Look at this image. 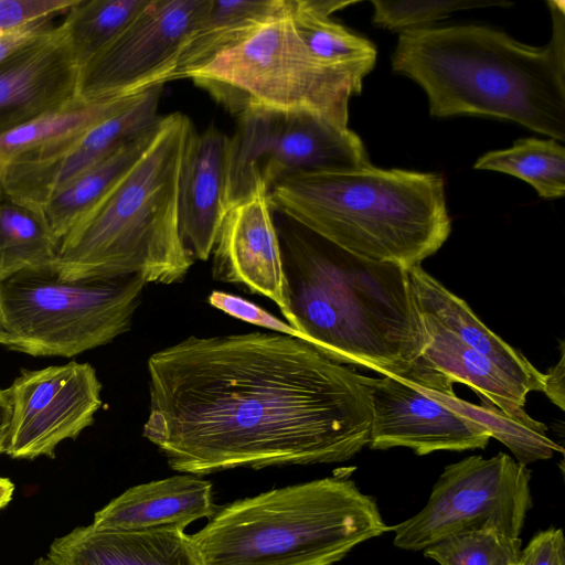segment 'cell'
Masks as SVG:
<instances>
[{
  "label": "cell",
  "instance_id": "obj_1",
  "mask_svg": "<svg viewBox=\"0 0 565 565\" xmlns=\"http://www.w3.org/2000/svg\"><path fill=\"white\" fill-rule=\"evenodd\" d=\"M148 374L143 436L182 473L343 462L370 443V377L290 335H192Z\"/></svg>",
  "mask_w": 565,
  "mask_h": 565
},
{
  "label": "cell",
  "instance_id": "obj_2",
  "mask_svg": "<svg viewBox=\"0 0 565 565\" xmlns=\"http://www.w3.org/2000/svg\"><path fill=\"white\" fill-rule=\"evenodd\" d=\"M271 210L284 317L301 341L340 364L405 376L426 343L408 270L355 255Z\"/></svg>",
  "mask_w": 565,
  "mask_h": 565
},
{
  "label": "cell",
  "instance_id": "obj_3",
  "mask_svg": "<svg viewBox=\"0 0 565 565\" xmlns=\"http://www.w3.org/2000/svg\"><path fill=\"white\" fill-rule=\"evenodd\" d=\"M547 4L544 46L486 25L426 26L399 33L392 68L424 89L434 117H497L564 141L565 3Z\"/></svg>",
  "mask_w": 565,
  "mask_h": 565
},
{
  "label": "cell",
  "instance_id": "obj_4",
  "mask_svg": "<svg viewBox=\"0 0 565 565\" xmlns=\"http://www.w3.org/2000/svg\"><path fill=\"white\" fill-rule=\"evenodd\" d=\"M270 205L374 262L407 270L434 255L451 232L440 174L370 167L299 172L267 191Z\"/></svg>",
  "mask_w": 565,
  "mask_h": 565
},
{
  "label": "cell",
  "instance_id": "obj_5",
  "mask_svg": "<svg viewBox=\"0 0 565 565\" xmlns=\"http://www.w3.org/2000/svg\"><path fill=\"white\" fill-rule=\"evenodd\" d=\"M181 113L162 116L139 160L60 241L53 264L65 280L140 274L181 281L193 259L179 232V175L189 135Z\"/></svg>",
  "mask_w": 565,
  "mask_h": 565
},
{
  "label": "cell",
  "instance_id": "obj_6",
  "mask_svg": "<svg viewBox=\"0 0 565 565\" xmlns=\"http://www.w3.org/2000/svg\"><path fill=\"white\" fill-rule=\"evenodd\" d=\"M391 530L343 470L234 501L190 537L199 565H333Z\"/></svg>",
  "mask_w": 565,
  "mask_h": 565
},
{
  "label": "cell",
  "instance_id": "obj_7",
  "mask_svg": "<svg viewBox=\"0 0 565 565\" xmlns=\"http://www.w3.org/2000/svg\"><path fill=\"white\" fill-rule=\"evenodd\" d=\"M231 114L308 110L348 126L349 100L363 79L328 67L298 36L284 9L246 40L189 77Z\"/></svg>",
  "mask_w": 565,
  "mask_h": 565
},
{
  "label": "cell",
  "instance_id": "obj_8",
  "mask_svg": "<svg viewBox=\"0 0 565 565\" xmlns=\"http://www.w3.org/2000/svg\"><path fill=\"white\" fill-rule=\"evenodd\" d=\"M146 279L140 274L65 280L53 268L0 282V344L33 356L72 358L129 330Z\"/></svg>",
  "mask_w": 565,
  "mask_h": 565
},
{
  "label": "cell",
  "instance_id": "obj_9",
  "mask_svg": "<svg viewBox=\"0 0 565 565\" xmlns=\"http://www.w3.org/2000/svg\"><path fill=\"white\" fill-rule=\"evenodd\" d=\"M370 166L362 140L348 126L308 110L250 109L237 116L228 140V206L288 174Z\"/></svg>",
  "mask_w": 565,
  "mask_h": 565
},
{
  "label": "cell",
  "instance_id": "obj_10",
  "mask_svg": "<svg viewBox=\"0 0 565 565\" xmlns=\"http://www.w3.org/2000/svg\"><path fill=\"white\" fill-rule=\"evenodd\" d=\"M531 471L504 452L469 456L444 468L425 507L392 526L393 543L423 551L446 537L493 531L520 537L532 508Z\"/></svg>",
  "mask_w": 565,
  "mask_h": 565
},
{
  "label": "cell",
  "instance_id": "obj_11",
  "mask_svg": "<svg viewBox=\"0 0 565 565\" xmlns=\"http://www.w3.org/2000/svg\"><path fill=\"white\" fill-rule=\"evenodd\" d=\"M370 387L371 449L405 447L424 456L484 449L489 444V431L450 405L454 383L422 358L403 377H370Z\"/></svg>",
  "mask_w": 565,
  "mask_h": 565
},
{
  "label": "cell",
  "instance_id": "obj_12",
  "mask_svg": "<svg viewBox=\"0 0 565 565\" xmlns=\"http://www.w3.org/2000/svg\"><path fill=\"white\" fill-rule=\"evenodd\" d=\"M206 0H149L119 35L81 70L78 98H124L172 81Z\"/></svg>",
  "mask_w": 565,
  "mask_h": 565
},
{
  "label": "cell",
  "instance_id": "obj_13",
  "mask_svg": "<svg viewBox=\"0 0 565 565\" xmlns=\"http://www.w3.org/2000/svg\"><path fill=\"white\" fill-rule=\"evenodd\" d=\"M8 390L11 418L4 454L13 459L54 458L58 444L89 427L102 406V384L89 363L22 370Z\"/></svg>",
  "mask_w": 565,
  "mask_h": 565
},
{
  "label": "cell",
  "instance_id": "obj_14",
  "mask_svg": "<svg viewBox=\"0 0 565 565\" xmlns=\"http://www.w3.org/2000/svg\"><path fill=\"white\" fill-rule=\"evenodd\" d=\"M162 92L163 84L156 85L81 136L6 164L0 171L3 194L39 212L56 191L157 125Z\"/></svg>",
  "mask_w": 565,
  "mask_h": 565
},
{
  "label": "cell",
  "instance_id": "obj_15",
  "mask_svg": "<svg viewBox=\"0 0 565 565\" xmlns=\"http://www.w3.org/2000/svg\"><path fill=\"white\" fill-rule=\"evenodd\" d=\"M81 70L61 25L0 62V134L78 98Z\"/></svg>",
  "mask_w": 565,
  "mask_h": 565
},
{
  "label": "cell",
  "instance_id": "obj_16",
  "mask_svg": "<svg viewBox=\"0 0 565 565\" xmlns=\"http://www.w3.org/2000/svg\"><path fill=\"white\" fill-rule=\"evenodd\" d=\"M211 255L215 280L243 285L286 315L280 250L265 186L228 209Z\"/></svg>",
  "mask_w": 565,
  "mask_h": 565
},
{
  "label": "cell",
  "instance_id": "obj_17",
  "mask_svg": "<svg viewBox=\"0 0 565 565\" xmlns=\"http://www.w3.org/2000/svg\"><path fill=\"white\" fill-rule=\"evenodd\" d=\"M230 137L215 127L193 129L182 157L178 188V223L190 257L207 260L230 209L227 160Z\"/></svg>",
  "mask_w": 565,
  "mask_h": 565
},
{
  "label": "cell",
  "instance_id": "obj_18",
  "mask_svg": "<svg viewBox=\"0 0 565 565\" xmlns=\"http://www.w3.org/2000/svg\"><path fill=\"white\" fill-rule=\"evenodd\" d=\"M216 510L211 482L183 473L127 489L95 513L92 526L125 532L184 531Z\"/></svg>",
  "mask_w": 565,
  "mask_h": 565
},
{
  "label": "cell",
  "instance_id": "obj_19",
  "mask_svg": "<svg viewBox=\"0 0 565 565\" xmlns=\"http://www.w3.org/2000/svg\"><path fill=\"white\" fill-rule=\"evenodd\" d=\"M47 557L54 565H199L182 530L104 531L92 524L55 539Z\"/></svg>",
  "mask_w": 565,
  "mask_h": 565
},
{
  "label": "cell",
  "instance_id": "obj_20",
  "mask_svg": "<svg viewBox=\"0 0 565 565\" xmlns=\"http://www.w3.org/2000/svg\"><path fill=\"white\" fill-rule=\"evenodd\" d=\"M419 312L426 313L466 344L481 352L529 393L542 392L544 374L518 350L491 331L468 303L448 290L422 266L408 270Z\"/></svg>",
  "mask_w": 565,
  "mask_h": 565
},
{
  "label": "cell",
  "instance_id": "obj_21",
  "mask_svg": "<svg viewBox=\"0 0 565 565\" xmlns=\"http://www.w3.org/2000/svg\"><path fill=\"white\" fill-rule=\"evenodd\" d=\"M426 343L420 358L454 384L471 387L511 417L527 416L524 404L529 392L504 373L494 362L466 344L433 317L419 312Z\"/></svg>",
  "mask_w": 565,
  "mask_h": 565
},
{
  "label": "cell",
  "instance_id": "obj_22",
  "mask_svg": "<svg viewBox=\"0 0 565 565\" xmlns=\"http://www.w3.org/2000/svg\"><path fill=\"white\" fill-rule=\"evenodd\" d=\"M286 0H206L172 79L189 78L280 12Z\"/></svg>",
  "mask_w": 565,
  "mask_h": 565
},
{
  "label": "cell",
  "instance_id": "obj_23",
  "mask_svg": "<svg viewBox=\"0 0 565 565\" xmlns=\"http://www.w3.org/2000/svg\"><path fill=\"white\" fill-rule=\"evenodd\" d=\"M160 121L73 179L43 204L39 213L58 242L139 160Z\"/></svg>",
  "mask_w": 565,
  "mask_h": 565
},
{
  "label": "cell",
  "instance_id": "obj_24",
  "mask_svg": "<svg viewBox=\"0 0 565 565\" xmlns=\"http://www.w3.org/2000/svg\"><path fill=\"white\" fill-rule=\"evenodd\" d=\"M135 96L96 102L76 98L0 134V171L12 161L54 149L81 136L115 115Z\"/></svg>",
  "mask_w": 565,
  "mask_h": 565
},
{
  "label": "cell",
  "instance_id": "obj_25",
  "mask_svg": "<svg viewBox=\"0 0 565 565\" xmlns=\"http://www.w3.org/2000/svg\"><path fill=\"white\" fill-rule=\"evenodd\" d=\"M58 245L39 212L3 194L0 202V282L23 270L53 268Z\"/></svg>",
  "mask_w": 565,
  "mask_h": 565
},
{
  "label": "cell",
  "instance_id": "obj_26",
  "mask_svg": "<svg viewBox=\"0 0 565 565\" xmlns=\"http://www.w3.org/2000/svg\"><path fill=\"white\" fill-rule=\"evenodd\" d=\"M294 28L308 51L323 65L363 79L374 67L372 42L332 21L301 9L289 0Z\"/></svg>",
  "mask_w": 565,
  "mask_h": 565
},
{
  "label": "cell",
  "instance_id": "obj_27",
  "mask_svg": "<svg viewBox=\"0 0 565 565\" xmlns=\"http://www.w3.org/2000/svg\"><path fill=\"white\" fill-rule=\"evenodd\" d=\"M473 168L524 180L545 199L562 198L565 193V148L552 138L519 139L510 148L484 153Z\"/></svg>",
  "mask_w": 565,
  "mask_h": 565
},
{
  "label": "cell",
  "instance_id": "obj_28",
  "mask_svg": "<svg viewBox=\"0 0 565 565\" xmlns=\"http://www.w3.org/2000/svg\"><path fill=\"white\" fill-rule=\"evenodd\" d=\"M148 2L77 0L60 25L79 70L104 51Z\"/></svg>",
  "mask_w": 565,
  "mask_h": 565
},
{
  "label": "cell",
  "instance_id": "obj_29",
  "mask_svg": "<svg viewBox=\"0 0 565 565\" xmlns=\"http://www.w3.org/2000/svg\"><path fill=\"white\" fill-rule=\"evenodd\" d=\"M450 404L457 413L484 427L491 438L504 444L522 465L550 459L555 451H563L562 447L547 437V427L529 415L511 417L486 399L477 405L456 394L450 397Z\"/></svg>",
  "mask_w": 565,
  "mask_h": 565
},
{
  "label": "cell",
  "instance_id": "obj_30",
  "mask_svg": "<svg viewBox=\"0 0 565 565\" xmlns=\"http://www.w3.org/2000/svg\"><path fill=\"white\" fill-rule=\"evenodd\" d=\"M520 537L493 531H473L438 541L423 550L439 565H512L519 562Z\"/></svg>",
  "mask_w": 565,
  "mask_h": 565
},
{
  "label": "cell",
  "instance_id": "obj_31",
  "mask_svg": "<svg viewBox=\"0 0 565 565\" xmlns=\"http://www.w3.org/2000/svg\"><path fill=\"white\" fill-rule=\"evenodd\" d=\"M373 23L392 31L426 28V24L444 19L458 10L486 7H510L511 2L473 0H372Z\"/></svg>",
  "mask_w": 565,
  "mask_h": 565
},
{
  "label": "cell",
  "instance_id": "obj_32",
  "mask_svg": "<svg viewBox=\"0 0 565 565\" xmlns=\"http://www.w3.org/2000/svg\"><path fill=\"white\" fill-rule=\"evenodd\" d=\"M77 0H0V35L65 14Z\"/></svg>",
  "mask_w": 565,
  "mask_h": 565
},
{
  "label": "cell",
  "instance_id": "obj_33",
  "mask_svg": "<svg viewBox=\"0 0 565 565\" xmlns=\"http://www.w3.org/2000/svg\"><path fill=\"white\" fill-rule=\"evenodd\" d=\"M207 301L212 307L244 322L301 340L300 333L289 323L279 320L262 307L239 296L214 290L209 295Z\"/></svg>",
  "mask_w": 565,
  "mask_h": 565
},
{
  "label": "cell",
  "instance_id": "obj_34",
  "mask_svg": "<svg viewBox=\"0 0 565 565\" xmlns=\"http://www.w3.org/2000/svg\"><path fill=\"white\" fill-rule=\"evenodd\" d=\"M520 565H565V540L562 529L537 532L521 550Z\"/></svg>",
  "mask_w": 565,
  "mask_h": 565
},
{
  "label": "cell",
  "instance_id": "obj_35",
  "mask_svg": "<svg viewBox=\"0 0 565 565\" xmlns=\"http://www.w3.org/2000/svg\"><path fill=\"white\" fill-rule=\"evenodd\" d=\"M51 20L26 25L12 32L0 35V62L12 52L26 44L35 36L45 31Z\"/></svg>",
  "mask_w": 565,
  "mask_h": 565
},
{
  "label": "cell",
  "instance_id": "obj_36",
  "mask_svg": "<svg viewBox=\"0 0 565 565\" xmlns=\"http://www.w3.org/2000/svg\"><path fill=\"white\" fill-rule=\"evenodd\" d=\"M564 342H561V359L554 367L544 374V388L543 393L550 398L551 402L556 404L564 411Z\"/></svg>",
  "mask_w": 565,
  "mask_h": 565
},
{
  "label": "cell",
  "instance_id": "obj_37",
  "mask_svg": "<svg viewBox=\"0 0 565 565\" xmlns=\"http://www.w3.org/2000/svg\"><path fill=\"white\" fill-rule=\"evenodd\" d=\"M297 4L309 12L330 17L333 12L341 10L354 1H339V0H296Z\"/></svg>",
  "mask_w": 565,
  "mask_h": 565
},
{
  "label": "cell",
  "instance_id": "obj_38",
  "mask_svg": "<svg viewBox=\"0 0 565 565\" xmlns=\"http://www.w3.org/2000/svg\"><path fill=\"white\" fill-rule=\"evenodd\" d=\"M11 418V399L8 388H0V455L6 452Z\"/></svg>",
  "mask_w": 565,
  "mask_h": 565
},
{
  "label": "cell",
  "instance_id": "obj_39",
  "mask_svg": "<svg viewBox=\"0 0 565 565\" xmlns=\"http://www.w3.org/2000/svg\"><path fill=\"white\" fill-rule=\"evenodd\" d=\"M14 484L8 478L0 477V509L6 507L12 499Z\"/></svg>",
  "mask_w": 565,
  "mask_h": 565
},
{
  "label": "cell",
  "instance_id": "obj_40",
  "mask_svg": "<svg viewBox=\"0 0 565 565\" xmlns=\"http://www.w3.org/2000/svg\"><path fill=\"white\" fill-rule=\"evenodd\" d=\"M33 565H54L49 557L39 558Z\"/></svg>",
  "mask_w": 565,
  "mask_h": 565
},
{
  "label": "cell",
  "instance_id": "obj_41",
  "mask_svg": "<svg viewBox=\"0 0 565 565\" xmlns=\"http://www.w3.org/2000/svg\"><path fill=\"white\" fill-rule=\"evenodd\" d=\"M1 326H2V307H1V297H0V332H1Z\"/></svg>",
  "mask_w": 565,
  "mask_h": 565
},
{
  "label": "cell",
  "instance_id": "obj_42",
  "mask_svg": "<svg viewBox=\"0 0 565 565\" xmlns=\"http://www.w3.org/2000/svg\"><path fill=\"white\" fill-rule=\"evenodd\" d=\"M2 196H3V191H2V186H1V182H0V202L2 200Z\"/></svg>",
  "mask_w": 565,
  "mask_h": 565
},
{
  "label": "cell",
  "instance_id": "obj_43",
  "mask_svg": "<svg viewBox=\"0 0 565 565\" xmlns=\"http://www.w3.org/2000/svg\"><path fill=\"white\" fill-rule=\"evenodd\" d=\"M512 565H520V564H519V562H518V563H515V564H512Z\"/></svg>",
  "mask_w": 565,
  "mask_h": 565
}]
</instances>
